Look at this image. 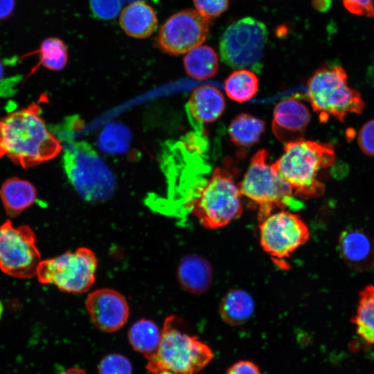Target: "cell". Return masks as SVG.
<instances>
[{
    "label": "cell",
    "mask_w": 374,
    "mask_h": 374,
    "mask_svg": "<svg viewBox=\"0 0 374 374\" xmlns=\"http://www.w3.org/2000/svg\"><path fill=\"white\" fill-rule=\"evenodd\" d=\"M344 8L351 14L374 17V0H342Z\"/></svg>",
    "instance_id": "31"
},
{
    "label": "cell",
    "mask_w": 374,
    "mask_h": 374,
    "mask_svg": "<svg viewBox=\"0 0 374 374\" xmlns=\"http://www.w3.org/2000/svg\"><path fill=\"white\" fill-rule=\"evenodd\" d=\"M98 259L90 249L80 247L60 256L42 260L36 276L44 284H53L72 294L87 292L96 279Z\"/></svg>",
    "instance_id": "8"
},
{
    "label": "cell",
    "mask_w": 374,
    "mask_h": 374,
    "mask_svg": "<svg viewBox=\"0 0 374 374\" xmlns=\"http://www.w3.org/2000/svg\"><path fill=\"white\" fill-rule=\"evenodd\" d=\"M0 197L7 215L15 217L33 204L37 190L28 181L11 177L1 185Z\"/></svg>",
    "instance_id": "19"
},
{
    "label": "cell",
    "mask_w": 374,
    "mask_h": 374,
    "mask_svg": "<svg viewBox=\"0 0 374 374\" xmlns=\"http://www.w3.org/2000/svg\"><path fill=\"white\" fill-rule=\"evenodd\" d=\"M331 3V0H312L314 8L320 12H325L328 10Z\"/></svg>",
    "instance_id": "35"
},
{
    "label": "cell",
    "mask_w": 374,
    "mask_h": 374,
    "mask_svg": "<svg viewBox=\"0 0 374 374\" xmlns=\"http://www.w3.org/2000/svg\"><path fill=\"white\" fill-rule=\"evenodd\" d=\"M224 109L223 94L211 85H202L195 89L186 106L190 121L199 130L204 124L217 120Z\"/></svg>",
    "instance_id": "15"
},
{
    "label": "cell",
    "mask_w": 374,
    "mask_h": 374,
    "mask_svg": "<svg viewBox=\"0 0 374 374\" xmlns=\"http://www.w3.org/2000/svg\"><path fill=\"white\" fill-rule=\"evenodd\" d=\"M98 374H132L133 366L125 356L110 353L101 359L98 366Z\"/></svg>",
    "instance_id": "27"
},
{
    "label": "cell",
    "mask_w": 374,
    "mask_h": 374,
    "mask_svg": "<svg viewBox=\"0 0 374 374\" xmlns=\"http://www.w3.org/2000/svg\"><path fill=\"white\" fill-rule=\"evenodd\" d=\"M238 184L231 173L217 168L186 202L190 213L209 229L224 227L238 218L243 206Z\"/></svg>",
    "instance_id": "5"
},
{
    "label": "cell",
    "mask_w": 374,
    "mask_h": 374,
    "mask_svg": "<svg viewBox=\"0 0 374 374\" xmlns=\"http://www.w3.org/2000/svg\"><path fill=\"white\" fill-rule=\"evenodd\" d=\"M268 152L262 149L251 157L242 181L238 184L240 195L255 203L258 221L275 212L285 209L293 197L290 186L267 163Z\"/></svg>",
    "instance_id": "7"
},
{
    "label": "cell",
    "mask_w": 374,
    "mask_h": 374,
    "mask_svg": "<svg viewBox=\"0 0 374 374\" xmlns=\"http://www.w3.org/2000/svg\"><path fill=\"white\" fill-rule=\"evenodd\" d=\"M119 23L124 32L135 38H146L156 30L157 17L150 6L143 1L127 5L120 15Z\"/></svg>",
    "instance_id": "18"
},
{
    "label": "cell",
    "mask_w": 374,
    "mask_h": 374,
    "mask_svg": "<svg viewBox=\"0 0 374 374\" xmlns=\"http://www.w3.org/2000/svg\"><path fill=\"white\" fill-rule=\"evenodd\" d=\"M307 94L321 122L333 117L344 123L349 114H360L365 107L360 93L349 87L347 73L339 65L317 69L308 80Z\"/></svg>",
    "instance_id": "4"
},
{
    "label": "cell",
    "mask_w": 374,
    "mask_h": 374,
    "mask_svg": "<svg viewBox=\"0 0 374 374\" xmlns=\"http://www.w3.org/2000/svg\"><path fill=\"white\" fill-rule=\"evenodd\" d=\"M339 251L353 269L364 271L374 265V239L362 230L344 231L339 238Z\"/></svg>",
    "instance_id": "16"
},
{
    "label": "cell",
    "mask_w": 374,
    "mask_h": 374,
    "mask_svg": "<svg viewBox=\"0 0 374 374\" xmlns=\"http://www.w3.org/2000/svg\"><path fill=\"white\" fill-rule=\"evenodd\" d=\"M267 39L265 24L247 17L227 27L220 42L222 61L233 68H248L258 64Z\"/></svg>",
    "instance_id": "9"
},
{
    "label": "cell",
    "mask_w": 374,
    "mask_h": 374,
    "mask_svg": "<svg viewBox=\"0 0 374 374\" xmlns=\"http://www.w3.org/2000/svg\"><path fill=\"white\" fill-rule=\"evenodd\" d=\"M181 323L175 315L166 318L159 346L155 353L146 359L145 368L151 374H197L213 359L210 346L181 330Z\"/></svg>",
    "instance_id": "3"
},
{
    "label": "cell",
    "mask_w": 374,
    "mask_h": 374,
    "mask_svg": "<svg viewBox=\"0 0 374 374\" xmlns=\"http://www.w3.org/2000/svg\"><path fill=\"white\" fill-rule=\"evenodd\" d=\"M21 80V75L6 76L3 63L0 60V98L14 96Z\"/></svg>",
    "instance_id": "32"
},
{
    "label": "cell",
    "mask_w": 374,
    "mask_h": 374,
    "mask_svg": "<svg viewBox=\"0 0 374 374\" xmlns=\"http://www.w3.org/2000/svg\"><path fill=\"white\" fill-rule=\"evenodd\" d=\"M41 261L35 233L28 226H15L10 220L0 226V269L5 274L32 278Z\"/></svg>",
    "instance_id": "10"
},
{
    "label": "cell",
    "mask_w": 374,
    "mask_h": 374,
    "mask_svg": "<svg viewBox=\"0 0 374 374\" xmlns=\"http://www.w3.org/2000/svg\"><path fill=\"white\" fill-rule=\"evenodd\" d=\"M39 105L12 112L0 122V157H8L24 168L56 157L60 141L48 131Z\"/></svg>",
    "instance_id": "1"
},
{
    "label": "cell",
    "mask_w": 374,
    "mask_h": 374,
    "mask_svg": "<svg viewBox=\"0 0 374 374\" xmlns=\"http://www.w3.org/2000/svg\"><path fill=\"white\" fill-rule=\"evenodd\" d=\"M265 130L264 121L251 114L242 113L231 121L228 134L234 144L248 148L258 142Z\"/></svg>",
    "instance_id": "23"
},
{
    "label": "cell",
    "mask_w": 374,
    "mask_h": 374,
    "mask_svg": "<svg viewBox=\"0 0 374 374\" xmlns=\"http://www.w3.org/2000/svg\"><path fill=\"white\" fill-rule=\"evenodd\" d=\"M213 271L204 258L190 254L184 256L177 267V280L181 287L192 294L207 292L213 282Z\"/></svg>",
    "instance_id": "17"
},
{
    "label": "cell",
    "mask_w": 374,
    "mask_h": 374,
    "mask_svg": "<svg viewBox=\"0 0 374 374\" xmlns=\"http://www.w3.org/2000/svg\"><path fill=\"white\" fill-rule=\"evenodd\" d=\"M85 307L93 326L105 332L120 330L128 320L130 308L123 295L109 288L91 292Z\"/></svg>",
    "instance_id": "13"
},
{
    "label": "cell",
    "mask_w": 374,
    "mask_h": 374,
    "mask_svg": "<svg viewBox=\"0 0 374 374\" xmlns=\"http://www.w3.org/2000/svg\"><path fill=\"white\" fill-rule=\"evenodd\" d=\"M33 54L39 55V62L31 70L29 75L33 74L39 66L53 71L61 70L66 66L68 60L66 45L60 39L56 37L45 39L37 50L25 56Z\"/></svg>",
    "instance_id": "26"
},
{
    "label": "cell",
    "mask_w": 374,
    "mask_h": 374,
    "mask_svg": "<svg viewBox=\"0 0 374 374\" xmlns=\"http://www.w3.org/2000/svg\"><path fill=\"white\" fill-rule=\"evenodd\" d=\"M357 141L363 153L374 157V119L362 125L359 130Z\"/></svg>",
    "instance_id": "29"
},
{
    "label": "cell",
    "mask_w": 374,
    "mask_h": 374,
    "mask_svg": "<svg viewBox=\"0 0 374 374\" xmlns=\"http://www.w3.org/2000/svg\"><path fill=\"white\" fill-rule=\"evenodd\" d=\"M310 121V112L298 98L292 97L274 107L271 128L278 141L285 144L303 139Z\"/></svg>",
    "instance_id": "14"
},
{
    "label": "cell",
    "mask_w": 374,
    "mask_h": 374,
    "mask_svg": "<svg viewBox=\"0 0 374 374\" xmlns=\"http://www.w3.org/2000/svg\"><path fill=\"white\" fill-rule=\"evenodd\" d=\"M225 374H262L259 367L250 360H240L233 364Z\"/></svg>",
    "instance_id": "33"
},
{
    "label": "cell",
    "mask_w": 374,
    "mask_h": 374,
    "mask_svg": "<svg viewBox=\"0 0 374 374\" xmlns=\"http://www.w3.org/2000/svg\"><path fill=\"white\" fill-rule=\"evenodd\" d=\"M3 312V305L2 302L0 300V319H1V317H2Z\"/></svg>",
    "instance_id": "37"
},
{
    "label": "cell",
    "mask_w": 374,
    "mask_h": 374,
    "mask_svg": "<svg viewBox=\"0 0 374 374\" xmlns=\"http://www.w3.org/2000/svg\"><path fill=\"white\" fill-rule=\"evenodd\" d=\"M126 1H140V0H126ZM133 1V2H134Z\"/></svg>",
    "instance_id": "38"
},
{
    "label": "cell",
    "mask_w": 374,
    "mask_h": 374,
    "mask_svg": "<svg viewBox=\"0 0 374 374\" xmlns=\"http://www.w3.org/2000/svg\"><path fill=\"white\" fill-rule=\"evenodd\" d=\"M254 308V301L247 292L233 289L222 297L219 312L224 323L231 326H238L249 320Z\"/></svg>",
    "instance_id": "20"
},
{
    "label": "cell",
    "mask_w": 374,
    "mask_h": 374,
    "mask_svg": "<svg viewBox=\"0 0 374 374\" xmlns=\"http://www.w3.org/2000/svg\"><path fill=\"white\" fill-rule=\"evenodd\" d=\"M186 73L197 80H206L214 76L219 68L216 52L210 46L200 45L188 53L184 57Z\"/></svg>",
    "instance_id": "22"
},
{
    "label": "cell",
    "mask_w": 374,
    "mask_h": 374,
    "mask_svg": "<svg viewBox=\"0 0 374 374\" xmlns=\"http://www.w3.org/2000/svg\"><path fill=\"white\" fill-rule=\"evenodd\" d=\"M90 8L94 16L100 19H113L119 14L121 0H90Z\"/></svg>",
    "instance_id": "28"
},
{
    "label": "cell",
    "mask_w": 374,
    "mask_h": 374,
    "mask_svg": "<svg viewBox=\"0 0 374 374\" xmlns=\"http://www.w3.org/2000/svg\"><path fill=\"white\" fill-rule=\"evenodd\" d=\"M260 242L263 250L283 267L285 259L310 238L301 217L285 209L273 212L259 221Z\"/></svg>",
    "instance_id": "11"
},
{
    "label": "cell",
    "mask_w": 374,
    "mask_h": 374,
    "mask_svg": "<svg viewBox=\"0 0 374 374\" xmlns=\"http://www.w3.org/2000/svg\"><path fill=\"white\" fill-rule=\"evenodd\" d=\"M353 323L357 335L366 343L374 345V286L366 287L359 294Z\"/></svg>",
    "instance_id": "24"
},
{
    "label": "cell",
    "mask_w": 374,
    "mask_h": 374,
    "mask_svg": "<svg viewBox=\"0 0 374 374\" xmlns=\"http://www.w3.org/2000/svg\"><path fill=\"white\" fill-rule=\"evenodd\" d=\"M127 339L132 348L147 359L155 353L159 346L161 329L152 320L141 319L130 327Z\"/></svg>",
    "instance_id": "21"
},
{
    "label": "cell",
    "mask_w": 374,
    "mask_h": 374,
    "mask_svg": "<svg viewBox=\"0 0 374 374\" xmlns=\"http://www.w3.org/2000/svg\"><path fill=\"white\" fill-rule=\"evenodd\" d=\"M15 0H0V20L8 18L15 8Z\"/></svg>",
    "instance_id": "34"
},
{
    "label": "cell",
    "mask_w": 374,
    "mask_h": 374,
    "mask_svg": "<svg viewBox=\"0 0 374 374\" xmlns=\"http://www.w3.org/2000/svg\"><path fill=\"white\" fill-rule=\"evenodd\" d=\"M63 167L71 185L84 200L101 202L113 195L115 181L111 171L87 143L68 141Z\"/></svg>",
    "instance_id": "6"
},
{
    "label": "cell",
    "mask_w": 374,
    "mask_h": 374,
    "mask_svg": "<svg viewBox=\"0 0 374 374\" xmlns=\"http://www.w3.org/2000/svg\"><path fill=\"white\" fill-rule=\"evenodd\" d=\"M59 374H87V373L80 368L73 367L66 369Z\"/></svg>",
    "instance_id": "36"
},
{
    "label": "cell",
    "mask_w": 374,
    "mask_h": 374,
    "mask_svg": "<svg viewBox=\"0 0 374 374\" xmlns=\"http://www.w3.org/2000/svg\"><path fill=\"white\" fill-rule=\"evenodd\" d=\"M211 19L197 10H184L170 17L157 35L161 49L179 55L199 46L206 39Z\"/></svg>",
    "instance_id": "12"
},
{
    "label": "cell",
    "mask_w": 374,
    "mask_h": 374,
    "mask_svg": "<svg viewBox=\"0 0 374 374\" xmlns=\"http://www.w3.org/2000/svg\"><path fill=\"white\" fill-rule=\"evenodd\" d=\"M196 10L211 19L222 14L229 6V0H193Z\"/></svg>",
    "instance_id": "30"
},
{
    "label": "cell",
    "mask_w": 374,
    "mask_h": 374,
    "mask_svg": "<svg viewBox=\"0 0 374 374\" xmlns=\"http://www.w3.org/2000/svg\"><path fill=\"white\" fill-rule=\"evenodd\" d=\"M258 89L256 75L247 69L233 71L224 81V90L227 96L238 103H244L252 98Z\"/></svg>",
    "instance_id": "25"
},
{
    "label": "cell",
    "mask_w": 374,
    "mask_h": 374,
    "mask_svg": "<svg viewBox=\"0 0 374 374\" xmlns=\"http://www.w3.org/2000/svg\"><path fill=\"white\" fill-rule=\"evenodd\" d=\"M335 161L332 145L303 139L285 144L284 153L271 167L290 186L293 196L312 199L325 190L318 179L319 171Z\"/></svg>",
    "instance_id": "2"
}]
</instances>
